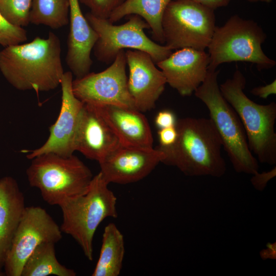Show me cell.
<instances>
[{
    "label": "cell",
    "mask_w": 276,
    "mask_h": 276,
    "mask_svg": "<svg viewBox=\"0 0 276 276\" xmlns=\"http://www.w3.org/2000/svg\"><path fill=\"white\" fill-rule=\"evenodd\" d=\"M61 42L53 32L48 37L4 47L0 51V71L20 90L48 91L60 85L64 74Z\"/></svg>",
    "instance_id": "1"
},
{
    "label": "cell",
    "mask_w": 276,
    "mask_h": 276,
    "mask_svg": "<svg viewBox=\"0 0 276 276\" xmlns=\"http://www.w3.org/2000/svg\"><path fill=\"white\" fill-rule=\"evenodd\" d=\"M175 143L156 148L165 155L162 163L189 176L220 177L226 171L221 138L210 119L187 117L177 120Z\"/></svg>",
    "instance_id": "2"
},
{
    "label": "cell",
    "mask_w": 276,
    "mask_h": 276,
    "mask_svg": "<svg viewBox=\"0 0 276 276\" xmlns=\"http://www.w3.org/2000/svg\"><path fill=\"white\" fill-rule=\"evenodd\" d=\"M99 172L87 191L61 203L62 232L78 243L86 258L93 260V240L100 223L106 218H117V198Z\"/></svg>",
    "instance_id": "3"
},
{
    "label": "cell",
    "mask_w": 276,
    "mask_h": 276,
    "mask_svg": "<svg viewBox=\"0 0 276 276\" xmlns=\"http://www.w3.org/2000/svg\"><path fill=\"white\" fill-rule=\"evenodd\" d=\"M246 78L238 69L219 86L223 97L238 116L250 151L263 164H276V103L257 104L244 93Z\"/></svg>",
    "instance_id": "4"
},
{
    "label": "cell",
    "mask_w": 276,
    "mask_h": 276,
    "mask_svg": "<svg viewBox=\"0 0 276 276\" xmlns=\"http://www.w3.org/2000/svg\"><path fill=\"white\" fill-rule=\"evenodd\" d=\"M220 70L208 69L195 96L206 106L236 172L254 174L259 171L257 159L249 150L243 125L235 111L223 97L218 83Z\"/></svg>",
    "instance_id": "5"
},
{
    "label": "cell",
    "mask_w": 276,
    "mask_h": 276,
    "mask_svg": "<svg viewBox=\"0 0 276 276\" xmlns=\"http://www.w3.org/2000/svg\"><path fill=\"white\" fill-rule=\"evenodd\" d=\"M26 170L30 185L39 190L45 202L59 205L88 190L93 178L89 168L73 154L49 153L32 158Z\"/></svg>",
    "instance_id": "6"
},
{
    "label": "cell",
    "mask_w": 276,
    "mask_h": 276,
    "mask_svg": "<svg viewBox=\"0 0 276 276\" xmlns=\"http://www.w3.org/2000/svg\"><path fill=\"white\" fill-rule=\"evenodd\" d=\"M266 38L257 22L233 15L223 26L216 27L207 48L208 69L217 70L221 64L234 61L255 64L260 71L274 67L276 62L269 58L262 48Z\"/></svg>",
    "instance_id": "7"
},
{
    "label": "cell",
    "mask_w": 276,
    "mask_h": 276,
    "mask_svg": "<svg viewBox=\"0 0 276 276\" xmlns=\"http://www.w3.org/2000/svg\"><path fill=\"white\" fill-rule=\"evenodd\" d=\"M84 15L98 35L93 50L100 62L107 64L112 63L124 49L146 52L155 64L173 52L168 47L155 42L146 35L144 30L150 29L149 26L137 15H131L126 22L120 25H114L107 19L97 17L90 12Z\"/></svg>",
    "instance_id": "8"
},
{
    "label": "cell",
    "mask_w": 276,
    "mask_h": 276,
    "mask_svg": "<svg viewBox=\"0 0 276 276\" xmlns=\"http://www.w3.org/2000/svg\"><path fill=\"white\" fill-rule=\"evenodd\" d=\"M162 26L165 45L172 50H204L213 37L214 10L192 0H173L164 12Z\"/></svg>",
    "instance_id": "9"
},
{
    "label": "cell",
    "mask_w": 276,
    "mask_h": 276,
    "mask_svg": "<svg viewBox=\"0 0 276 276\" xmlns=\"http://www.w3.org/2000/svg\"><path fill=\"white\" fill-rule=\"evenodd\" d=\"M61 238L60 227L43 208L26 206L5 261L6 275L21 276L25 262L39 245Z\"/></svg>",
    "instance_id": "10"
},
{
    "label": "cell",
    "mask_w": 276,
    "mask_h": 276,
    "mask_svg": "<svg viewBox=\"0 0 276 276\" xmlns=\"http://www.w3.org/2000/svg\"><path fill=\"white\" fill-rule=\"evenodd\" d=\"M125 52H119L110 65L99 73H89L73 80L75 96L84 104L114 105L136 109L129 92Z\"/></svg>",
    "instance_id": "11"
},
{
    "label": "cell",
    "mask_w": 276,
    "mask_h": 276,
    "mask_svg": "<svg viewBox=\"0 0 276 276\" xmlns=\"http://www.w3.org/2000/svg\"><path fill=\"white\" fill-rule=\"evenodd\" d=\"M158 149L143 148L120 144L99 162L106 181L128 184L148 176L164 158Z\"/></svg>",
    "instance_id": "12"
},
{
    "label": "cell",
    "mask_w": 276,
    "mask_h": 276,
    "mask_svg": "<svg viewBox=\"0 0 276 276\" xmlns=\"http://www.w3.org/2000/svg\"><path fill=\"white\" fill-rule=\"evenodd\" d=\"M73 74L64 73L60 85L62 90L61 106L55 123L50 127V135L39 148L23 151L29 159L44 153H54L68 156L73 154L74 139L77 123L83 103L74 95L72 89Z\"/></svg>",
    "instance_id": "13"
},
{
    "label": "cell",
    "mask_w": 276,
    "mask_h": 276,
    "mask_svg": "<svg viewBox=\"0 0 276 276\" xmlns=\"http://www.w3.org/2000/svg\"><path fill=\"white\" fill-rule=\"evenodd\" d=\"M129 68L128 88L137 110L145 112L154 108L163 93L166 79L147 53L139 50L125 52Z\"/></svg>",
    "instance_id": "14"
},
{
    "label": "cell",
    "mask_w": 276,
    "mask_h": 276,
    "mask_svg": "<svg viewBox=\"0 0 276 276\" xmlns=\"http://www.w3.org/2000/svg\"><path fill=\"white\" fill-rule=\"evenodd\" d=\"M209 56L204 50L183 48L172 52L156 65L168 83L182 96H190L204 81Z\"/></svg>",
    "instance_id": "15"
},
{
    "label": "cell",
    "mask_w": 276,
    "mask_h": 276,
    "mask_svg": "<svg viewBox=\"0 0 276 276\" xmlns=\"http://www.w3.org/2000/svg\"><path fill=\"white\" fill-rule=\"evenodd\" d=\"M120 144L117 135L96 108L83 103L75 133V151L99 162Z\"/></svg>",
    "instance_id": "16"
},
{
    "label": "cell",
    "mask_w": 276,
    "mask_h": 276,
    "mask_svg": "<svg viewBox=\"0 0 276 276\" xmlns=\"http://www.w3.org/2000/svg\"><path fill=\"white\" fill-rule=\"evenodd\" d=\"M70 31L65 61L76 78L89 73L93 64L91 52L98 35L82 12L79 0H68Z\"/></svg>",
    "instance_id": "17"
},
{
    "label": "cell",
    "mask_w": 276,
    "mask_h": 276,
    "mask_svg": "<svg viewBox=\"0 0 276 276\" xmlns=\"http://www.w3.org/2000/svg\"><path fill=\"white\" fill-rule=\"evenodd\" d=\"M93 106L117 135L121 144L143 148H153L151 128L141 111L114 105Z\"/></svg>",
    "instance_id": "18"
},
{
    "label": "cell",
    "mask_w": 276,
    "mask_h": 276,
    "mask_svg": "<svg viewBox=\"0 0 276 276\" xmlns=\"http://www.w3.org/2000/svg\"><path fill=\"white\" fill-rule=\"evenodd\" d=\"M25 208V197L16 180L10 176L0 178V269Z\"/></svg>",
    "instance_id": "19"
},
{
    "label": "cell",
    "mask_w": 276,
    "mask_h": 276,
    "mask_svg": "<svg viewBox=\"0 0 276 276\" xmlns=\"http://www.w3.org/2000/svg\"><path fill=\"white\" fill-rule=\"evenodd\" d=\"M173 0H125L110 14L108 20L113 24L127 15L142 17L151 29L152 37L165 43L162 26V18L168 4Z\"/></svg>",
    "instance_id": "20"
},
{
    "label": "cell",
    "mask_w": 276,
    "mask_h": 276,
    "mask_svg": "<svg viewBox=\"0 0 276 276\" xmlns=\"http://www.w3.org/2000/svg\"><path fill=\"white\" fill-rule=\"evenodd\" d=\"M125 251L122 233L114 223H108L104 229L99 257L91 275L118 276Z\"/></svg>",
    "instance_id": "21"
},
{
    "label": "cell",
    "mask_w": 276,
    "mask_h": 276,
    "mask_svg": "<svg viewBox=\"0 0 276 276\" xmlns=\"http://www.w3.org/2000/svg\"><path fill=\"white\" fill-rule=\"evenodd\" d=\"M55 243L44 242L39 245L25 262L21 276H75L76 272L62 265L57 259Z\"/></svg>",
    "instance_id": "22"
},
{
    "label": "cell",
    "mask_w": 276,
    "mask_h": 276,
    "mask_svg": "<svg viewBox=\"0 0 276 276\" xmlns=\"http://www.w3.org/2000/svg\"><path fill=\"white\" fill-rule=\"evenodd\" d=\"M30 23L53 29L69 23L68 0H31Z\"/></svg>",
    "instance_id": "23"
},
{
    "label": "cell",
    "mask_w": 276,
    "mask_h": 276,
    "mask_svg": "<svg viewBox=\"0 0 276 276\" xmlns=\"http://www.w3.org/2000/svg\"><path fill=\"white\" fill-rule=\"evenodd\" d=\"M31 0H0V12L12 25L24 27L30 24Z\"/></svg>",
    "instance_id": "24"
},
{
    "label": "cell",
    "mask_w": 276,
    "mask_h": 276,
    "mask_svg": "<svg viewBox=\"0 0 276 276\" xmlns=\"http://www.w3.org/2000/svg\"><path fill=\"white\" fill-rule=\"evenodd\" d=\"M28 39L22 27L10 24L0 12V44L4 47L22 43Z\"/></svg>",
    "instance_id": "25"
},
{
    "label": "cell",
    "mask_w": 276,
    "mask_h": 276,
    "mask_svg": "<svg viewBox=\"0 0 276 276\" xmlns=\"http://www.w3.org/2000/svg\"><path fill=\"white\" fill-rule=\"evenodd\" d=\"M125 0H79L93 15L103 19H108L111 13Z\"/></svg>",
    "instance_id": "26"
},
{
    "label": "cell",
    "mask_w": 276,
    "mask_h": 276,
    "mask_svg": "<svg viewBox=\"0 0 276 276\" xmlns=\"http://www.w3.org/2000/svg\"><path fill=\"white\" fill-rule=\"evenodd\" d=\"M250 181L257 190L262 191L266 188L267 183L276 176V167L267 172L260 173L259 171L252 175Z\"/></svg>",
    "instance_id": "27"
},
{
    "label": "cell",
    "mask_w": 276,
    "mask_h": 276,
    "mask_svg": "<svg viewBox=\"0 0 276 276\" xmlns=\"http://www.w3.org/2000/svg\"><path fill=\"white\" fill-rule=\"evenodd\" d=\"M155 124L159 129L175 126L177 122L175 114L169 110L158 112L155 118Z\"/></svg>",
    "instance_id": "28"
},
{
    "label": "cell",
    "mask_w": 276,
    "mask_h": 276,
    "mask_svg": "<svg viewBox=\"0 0 276 276\" xmlns=\"http://www.w3.org/2000/svg\"><path fill=\"white\" fill-rule=\"evenodd\" d=\"M159 146L168 147L173 145L177 138V132L175 126L160 129L158 131Z\"/></svg>",
    "instance_id": "29"
},
{
    "label": "cell",
    "mask_w": 276,
    "mask_h": 276,
    "mask_svg": "<svg viewBox=\"0 0 276 276\" xmlns=\"http://www.w3.org/2000/svg\"><path fill=\"white\" fill-rule=\"evenodd\" d=\"M250 93L254 96L262 99H267L271 95L276 94V80L264 86L253 88Z\"/></svg>",
    "instance_id": "30"
},
{
    "label": "cell",
    "mask_w": 276,
    "mask_h": 276,
    "mask_svg": "<svg viewBox=\"0 0 276 276\" xmlns=\"http://www.w3.org/2000/svg\"><path fill=\"white\" fill-rule=\"evenodd\" d=\"M262 259L264 260L276 259V242H268L265 248L263 249L260 252Z\"/></svg>",
    "instance_id": "31"
},
{
    "label": "cell",
    "mask_w": 276,
    "mask_h": 276,
    "mask_svg": "<svg viewBox=\"0 0 276 276\" xmlns=\"http://www.w3.org/2000/svg\"><path fill=\"white\" fill-rule=\"evenodd\" d=\"M213 10L225 7L228 5L231 0H192Z\"/></svg>",
    "instance_id": "32"
},
{
    "label": "cell",
    "mask_w": 276,
    "mask_h": 276,
    "mask_svg": "<svg viewBox=\"0 0 276 276\" xmlns=\"http://www.w3.org/2000/svg\"><path fill=\"white\" fill-rule=\"evenodd\" d=\"M248 1L250 2H264V3H270L272 0H247Z\"/></svg>",
    "instance_id": "33"
},
{
    "label": "cell",
    "mask_w": 276,
    "mask_h": 276,
    "mask_svg": "<svg viewBox=\"0 0 276 276\" xmlns=\"http://www.w3.org/2000/svg\"><path fill=\"white\" fill-rule=\"evenodd\" d=\"M6 275L5 272H3L1 270V269H0V276H4Z\"/></svg>",
    "instance_id": "34"
}]
</instances>
